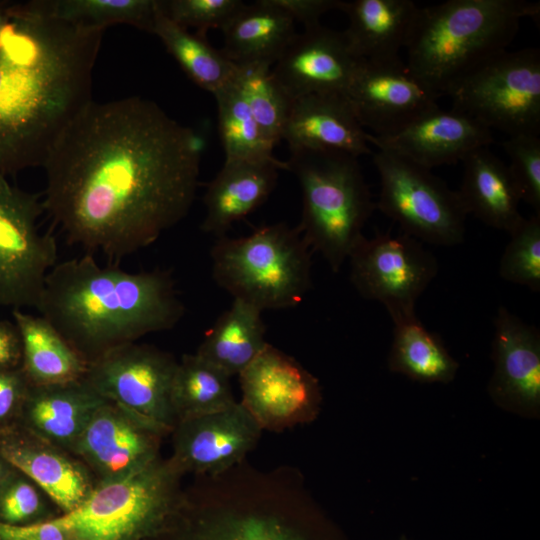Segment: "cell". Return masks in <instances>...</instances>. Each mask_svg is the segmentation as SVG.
Wrapping results in <instances>:
<instances>
[{"label":"cell","mask_w":540,"mask_h":540,"mask_svg":"<svg viewBox=\"0 0 540 540\" xmlns=\"http://www.w3.org/2000/svg\"><path fill=\"white\" fill-rule=\"evenodd\" d=\"M312 250L298 226L265 225L239 238L219 237L211 249L215 282L259 310L298 305L311 287Z\"/></svg>","instance_id":"52a82bcc"},{"label":"cell","mask_w":540,"mask_h":540,"mask_svg":"<svg viewBox=\"0 0 540 540\" xmlns=\"http://www.w3.org/2000/svg\"><path fill=\"white\" fill-rule=\"evenodd\" d=\"M178 362L154 346L131 342L88 362L83 380L104 400L172 431L171 389Z\"/></svg>","instance_id":"7c38bea8"},{"label":"cell","mask_w":540,"mask_h":540,"mask_svg":"<svg viewBox=\"0 0 540 540\" xmlns=\"http://www.w3.org/2000/svg\"><path fill=\"white\" fill-rule=\"evenodd\" d=\"M271 68L265 63L239 64L233 82L264 137L275 147L282 140L293 100L276 81Z\"/></svg>","instance_id":"e575fe53"},{"label":"cell","mask_w":540,"mask_h":540,"mask_svg":"<svg viewBox=\"0 0 540 540\" xmlns=\"http://www.w3.org/2000/svg\"><path fill=\"white\" fill-rule=\"evenodd\" d=\"M286 11L294 21H299L308 29L320 24V18L331 10H341L344 1L340 0H272Z\"/></svg>","instance_id":"60d3db41"},{"label":"cell","mask_w":540,"mask_h":540,"mask_svg":"<svg viewBox=\"0 0 540 540\" xmlns=\"http://www.w3.org/2000/svg\"><path fill=\"white\" fill-rule=\"evenodd\" d=\"M286 164L302 192L298 228L312 252L338 272L376 209L358 158L337 151L292 150Z\"/></svg>","instance_id":"5b68a950"},{"label":"cell","mask_w":540,"mask_h":540,"mask_svg":"<svg viewBox=\"0 0 540 540\" xmlns=\"http://www.w3.org/2000/svg\"><path fill=\"white\" fill-rule=\"evenodd\" d=\"M262 311L234 299L205 333L196 354L229 377L239 375L267 346Z\"/></svg>","instance_id":"83f0119b"},{"label":"cell","mask_w":540,"mask_h":540,"mask_svg":"<svg viewBox=\"0 0 540 540\" xmlns=\"http://www.w3.org/2000/svg\"><path fill=\"white\" fill-rule=\"evenodd\" d=\"M0 455L31 479L61 514L82 504L96 485L88 468L73 454L27 430L0 435Z\"/></svg>","instance_id":"ffe728a7"},{"label":"cell","mask_w":540,"mask_h":540,"mask_svg":"<svg viewBox=\"0 0 540 540\" xmlns=\"http://www.w3.org/2000/svg\"><path fill=\"white\" fill-rule=\"evenodd\" d=\"M30 7L42 16L105 30L128 24L152 33L159 0H34Z\"/></svg>","instance_id":"d6a6232c"},{"label":"cell","mask_w":540,"mask_h":540,"mask_svg":"<svg viewBox=\"0 0 540 540\" xmlns=\"http://www.w3.org/2000/svg\"><path fill=\"white\" fill-rule=\"evenodd\" d=\"M452 108L510 136L540 134V50L504 51L456 83Z\"/></svg>","instance_id":"ba28073f"},{"label":"cell","mask_w":540,"mask_h":540,"mask_svg":"<svg viewBox=\"0 0 540 540\" xmlns=\"http://www.w3.org/2000/svg\"><path fill=\"white\" fill-rule=\"evenodd\" d=\"M282 140L290 151H337L357 158L372 154L368 132L344 94H311L295 99Z\"/></svg>","instance_id":"44dd1931"},{"label":"cell","mask_w":540,"mask_h":540,"mask_svg":"<svg viewBox=\"0 0 540 540\" xmlns=\"http://www.w3.org/2000/svg\"><path fill=\"white\" fill-rule=\"evenodd\" d=\"M509 234L499 263L500 277L540 292V215L524 217Z\"/></svg>","instance_id":"d590c367"},{"label":"cell","mask_w":540,"mask_h":540,"mask_svg":"<svg viewBox=\"0 0 540 540\" xmlns=\"http://www.w3.org/2000/svg\"><path fill=\"white\" fill-rule=\"evenodd\" d=\"M29 386L20 366L0 369V423L21 411Z\"/></svg>","instance_id":"ab89813d"},{"label":"cell","mask_w":540,"mask_h":540,"mask_svg":"<svg viewBox=\"0 0 540 540\" xmlns=\"http://www.w3.org/2000/svg\"><path fill=\"white\" fill-rule=\"evenodd\" d=\"M539 16V2L526 0H449L420 7L406 65L438 97L446 95L506 51L524 18Z\"/></svg>","instance_id":"277c9868"},{"label":"cell","mask_w":540,"mask_h":540,"mask_svg":"<svg viewBox=\"0 0 540 540\" xmlns=\"http://www.w3.org/2000/svg\"><path fill=\"white\" fill-rule=\"evenodd\" d=\"M200 158L196 132L155 102L91 100L42 165L43 206L71 243L122 258L188 214Z\"/></svg>","instance_id":"6da1fadb"},{"label":"cell","mask_w":540,"mask_h":540,"mask_svg":"<svg viewBox=\"0 0 540 540\" xmlns=\"http://www.w3.org/2000/svg\"><path fill=\"white\" fill-rule=\"evenodd\" d=\"M47 500L48 496L31 479L12 469L0 489V522L29 525L48 521L52 517Z\"/></svg>","instance_id":"8d00e7d4"},{"label":"cell","mask_w":540,"mask_h":540,"mask_svg":"<svg viewBox=\"0 0 540 540\" xmlns=\"http://www.w3.org/2000/svg\"><path fill=\"white\" fill-rule=\"evenodd\" d=\"M36 309L87 362L171 329L184 314L169 272L104 267L91 255L57 263Z\"/></svg>","instance_id":"3957f363"},{"label":"cell","mask_w":540,"mask_h":540,"mask_svg":"<svg viewBox=\"0 0 540 540\" xmlns=\"http://www.w3.org/2000/svg\"><path fill=\"white\" fill-rule=\"evenodd\" d=\"M0 540H68L64 530L51 519L29 525L0 522Z\"/></svg>","instance_id":"b9f144b4"},{"label":"cell","mask_w":540,"mask_h":540,"mask_svg":"<svg viewBox=\"0 0 540 540\" xmlns=\"http://www.w3.org/2000/svg\"><path fill=\"white\" fill-rule=\"evenodd\" d=\"M21 344L20 368L30 385H56L83 379L88 362L43 316L13 309Z\"/></svg>","instance_id":"4316f807"},{"label":"cell","mask_w":540,"mask_h":540,"mask_svg":"<svg viewBox=\"0 0 540 540\" xmlns=\"http://www.w3.org/2000/svg\"><path fill=\"white\" fill-rule=\"evenodd\" d=\"M240 402L261 429L306 422L318 412V381L293 358L270 344L239 375Z\"/></svg>","instance_id":"5bb4252c"},{"label":"cell","mask_w":540,"mask_h":540,"mask_svg":"<svg viewBox=\"0 0 540 540\" xmlns=\"http://www.w3.org/2000/svg\"><path fill=\"white\" fill-rule=\"evenodd\" d=\"M350 280L358 293L378 301L391 320L415 313V303L438 272L435 256L404 233L363 236L348 259Z\"/></svg>","instance_id":"8fae6325"},{"label":"cell","mask_w":540,"mask_h":540,"mask_svg":"<svg viewBox=\"0 0 540 540\" xmlns=\"http://www.w3.org/2000/svg\"><path fill=\"white\" fill-rule=\"evenodd\" d=\"M393 340L388 358L391 371L421 383H449L457 361L441 338L428 331L416 314L393 320Z\"/></svg>","instance_id":"f1b7e54d"},{"label":"cell","mask_w":540,"mask_h":540,"mask_svg":"<svg viewBox=\"0 0 540 540\" xmlns=\"http://www.w3.org/2000/svg\"><path fill=\"white\" fill-rule=\"evenodd\" d=\"M221 52L234 64L273 66L296 36L294 19L272 0L244 4L222 30Z\"/></svg>","instance_id":"484cf974"},{"label":"cell","mask_w":540,"mask_h":540,"mask_svg":"<svg viewBox=\"0 0 540 540\" xmlns=\"http://www.w3.org/2000/svg\"><path fill=\"white\" fill-rule=\"evenodd\" d=\"M373 163L380 178L376 209L402 233L437 246L463 242L467 213L457 191L432 170L391 151L378 149Z\"/></svg>","instance_id":"9c48e42d"},{"label":"cell","mask_w":540,"mask_h":540,"mask_svg":"<svg viewBox=\"0 0 540 540\" xmlns=\"http://www.w3.org/2000/svg\"><path fill=\"white\" fill-rule=\"evenodd\" d=\"M234 77V76H233ZM225 161L276 158L233 78L213 93Z\"/></svg>","instance_id":"836d02e7"},{"label":"cell","mask_w":540,"mask_h":540,"mask_svg":"<svg viewBox=\"0 0 540 540\" xmlns=\"http://www.w3.org/2000/svg\"><path fill=\"white\" fill-rule=\"evenodd\" d=\"M398 540H408V539H406L405 537H401V538L398 539Z\"/></svg>","instance_id":"bcb514c9"},{"label":"cell","mask_w":540,"mask_h":540,"mask_svg":"<svg viewBox=\"0 0 540 540\" xmlns=\"http://www.w3.org/2000/svg\"><path fill=\"white\" fill-rule=\"evenodd\" d=\"M287 170L286 161H224L218 174L207 184L203 196L205 217L201 229L218 237L261 206L276 186L279 171Z\"/></svg>","instance_id":"7402d4cb"},{"label":"cell","mask_w":540,"mask_h":540,"mask_svg":"<svg viewBox=\"0 0 540 540\" xmlns=\"http://www.w3.org/2000/svg\"><path fill=\"white\" fill-rule=\"evenodd\" d=\"M230 377L199 355L185 354L178 362L171 389L177 420L226 410L236 404Z\"/></svg>","instance_id":"1f68e13d"},{"label":"cell","mask_w":540,"mask_h":540,"mask_svg":"<svg viewBox=\"0 0 540 540\" xmlns=\"http://www.w3.org/2000/svg\"><path fill=\"white\" fill-rule=\"evenodd\" d=\"M461 162L463 178L457 192L467 215L494 229L512 232L524 216L507 165L487 147L471 152Z\"/></svg>","instance_id":"d4e9b609"},{"label":"cell","mask_w":540,"mask_h":540,"mask_svg":"<svg viewBox=\"0 0 540 540\" xmlns=\"http://www.w3.org/2000/svg\"><path fill=\"white\" fill-rule=\"evenodd\" d=\"M419 8L411 0L344 1L349 19L342 31L352 54L374 62L399 60L411 38Z\"/></svg>","instance_id":"cb8c5ba5"},{"label":"cell","mask_w":540,"mask_h":540,"mask_svg":"<svg viewBox=\"0 0 540 540\" xmlns=\"http://www.w3.org/2000/svg\"><path fill=\"white\" fill-rule=\"evenodd\" d=\"M494 371L489 393L502 407L524 414L540 409V332L506 307L494 317Z\"/></svg>","instance_id":"d6986e66"},{"label":"cell","mask_w":540,"mask_h":540,"mask_svg":"<svg viewBox=\"0 0 540 540\" xmlns=\"http://www.w3.org/2000/svg\"><path fill=\"white\" fill-rule=\"evenodd\" d=\"M343 32L321 24L297 33L271 68L291 100L311 94H346L360 63Z\"/></svg>","instance_id":"ac0fdd59"},{"label":"cell","mask_w":540,"mask_h":540,"mask_svg":"<svg viewBox=\"0 0 540 540\" xmlns=\"http://www.w3.org/2000/svg\"><path fill=\"white\" fill-rule=\"evenodd\" d=\"M368 142L432 170L462 161L471 152L490 145L493 136L489 128L470 116L437 105L389 134L368 132Z\"/></svg>","instance_id":"e0dca14e"},{"label":"cell","mask_w":540,"mask_h":540,"mask_svg":"<svg viewBox=\"0 0 540 540\" xmlns=\"http://www.w3.org/2000/svg\"><path fill=\"white\" fill-rule=\"evenodd\" d=\"M345 95L362 127L377 136L400 129L438 99L401 59L361 60Z\"/></svg>","instance_id":"9a60e30c"},{"label":"cell","mask_w":540,"mask_h":540,"mask_svg":"<svg viewBox=\"0 0 540 540\" xmlns=\"http://www.w3.org/2000/svg\"><path fill=\"white\" fill-rule=\"evenodd\" d=\"M509 157L507 165L521 200L540 215V137L537 134L510 136L502 142Z\"/></svg>","instance_id":"74e56055"},{"label":"cell","mask_w":540,"mask_h":540,"mask_svg":"<svg viewBox=\"0 0 540 540\" xmlns=\"http://www.w3.org/2000/svg\"><path fill=\"white\" fill-rule=\"evenodd\" d=\"M169 458L182 473L222 474L238 464L256 445L261 427L237 402L232 407L179 421L173 430Z\"/></svg>","instance_id":"2e32d148"},{"label":"cell","mask_w":540,"mask_h":540,"mask_svg":"<svg viewBox=\"0 0 540 540\" xmlns=\"http://www.w3.org/2000/svg\"><path fill=\"white\" fill-rule=\"evenodd\" d=\"M182 473L158 457L115 481L96 484L74 510L51 520L68 540H153L165 535L182 514Z\"/></svg>","instance_id":"8992f818"},{"label":"cell","mask_w":540,"mask_h":540,"mask_svg":"<svg viewBox=\"0 0 540 540\" xmlns=\"http://www.w3.org/2000/svg\"><path fill=\"white\" fill-rule=\"evenodd\" d=\"M167 428L106 401L81 432L71 454L90 471L96 484L121 479L159 456Z\"/></svg>","instance_id":"4fadbf2b"},{"label":"cell","mask_w":540,"mask_h":540,"mask_svg":"<svg viewBox=\"0 0 540 540\" xmlns=\"http://www.w3.org/2000/svg\"><path fill=\"white\" fill-rule=\"evenodd\" d=\"M104 400L83 379L56 385H30L20 413L25 429L71 453Z\"/></svg>","instance_id":"603a6c76"},{"label":"cell","mask_w":540,"mask_h":540,"mask_svg":"<svg viewBox=\"0 0 540 540\" xmlns=\"http://www.w3.org/2000/svg\"><path fill=\"white\" fill-rule=\"evenodd\" d=\"M104 31L11 2L0 32V176L42 166L65 127L92 100Z\"/></svg>","instance_id":"7a4b0ae2"},{"label":"cell","mask_w":540,"mask_h":540,"mask_svg":"<svg viewBox=\"0 0 540 540\" xmlns=\"http://www.w3.org/2000/svg\"><path fill=\"white\" fill-rule=\"evenodd\" d=\"M11 2L0 1V32L2 31L8 16Z\"/></svg>","instance_id":"ee69618b"},{"label":"cell","mask_w":540,"mask_h":540,"mask_svg":"<svg viewBox=\"0 0 540 540\" xmlns=\"http://www.w3.org/2000/svg\"><path fill=\"white\" fill-rule=\"evenodd\" d=\"M43 202L0 176V307L37 306L57 264V244L38 221Z\"/></svg>","instance_id":"30bf717a"},{"label":"cell","mask_w":540,"mask_h":540,"mask_svg":"<svg viewBox=\"0 0 540 540\" xmlns=\"http://www.w3.org/2000/svg\"><path fill=\"white\" fill-rule=\"evenodd\" d=\"M170 530L173 540H308L281 516L236 509L203 512L183 524L177 519Z\"/></svg>","instance_id":"f546056e"},{"label":"cell","mask_w":540,"mask_h":540,"mask_svg":"<svg viewBox=\"0 0 540 540\" xmlns=\"http://www.w3.org/2000/svg\"><path fill=\"white\" fill-rule=\"evenodd\" d=\"M152 33L162 41L186 75L202 89L213 94L233 78L237 65L221 50L211 46L206 37L190 33L166 16L160 8V0Z\"/></svg>","instance_id":"4dcf8cb0"},{"label":"cell","mask_w":540,"mask_h":540,"mask_svg":"<svg viewBox=\"0 0 540 540\" xmlns=\"http://www.w3.org/2000/svg\"><path fill=\"white\" fill-rule=\"evenodd\" d=\"M12 467L0 455V489L12 471Z\"/></svg>","instance_id":"f6af8a7d"},{"label":"cell","mask_w":540,"mask_h":540,"mask_svg":"<svg viewBox=\"0 0 540 540\" xmlns=\"http://www.w3.org/2000/svg\"><path fill=\"white\" fill-rule=\"evenodd\" d=\"M244 4L241 0H160L166 16L186 29H197L203 37L209 29L222 31Z\"/></svg>","instance_id":"f35d334b"},{"label":"cell","mask_w":540,"mask_h":540,"mask_svg":"<svg viewBox=\"0 0 540 540\" xmlns=\"http://www.w3.org/2000/svg\"><path fill=\"white\" fill-rule=\"evenodd\" d=\"M21 363V344L14 323L0 320V369L16 368Z\"/></svg>","instance_id":"7bdbcfd3"}]
</instances>
